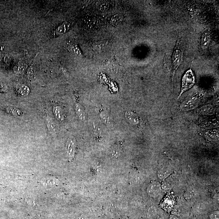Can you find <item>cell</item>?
I'll list each match as a JSON object with an SVG mask.
<instances>
[{
	"label": "cell",
	"instance_id": "1",
	"mask_svg": "<svg viewBox=\"0 0 219 219\" xmlns=\"http://www.w3.org/2000/svg\"><path fill=\"white\" fill-rule=\"evenodd\" d=\"M182 39V37H178L173 52L171 70L173 78H174L176 71L183 62L184 51Z\"/></svg>",
	"mask_w": 219,
	"mask_h": 219
},
{
	"label": "cell",
	"instance_id": "2",
	"mask_svg": "<svg viewBox=\"0 0 219 219\" xmlns=\"http://www.w3.org/2000/svg\"><path fill=\"white\" fill-rule=\"evenodd\" d=\"M192 64L191 67L185 73L181 81V91L178 96V98L185 92L191 89L195 83V78L194 74L192 70Z\"/></svg>",
	"mask_w": 219,
	"mask_h": 219
},
{
	"label": "cell",
	"instance_id": "3",
	"mask_svg": "<svg viewBox=\"0 0 219 219\" xmlns=\"http://www.w3.org/2000/svg\"><path fill=\"white\" fill-rule=\"evenodd\" d=\"M200 100L197 97L190 98L185 100L180 105V108L183 111H187L194 109L198 107Z\"/></svg>",
	"mask_w": 219,
	"mask_h": 219
},
{
	"label": "cell",
	"instance_id": "4",
	"mask_svg": "<svg viewBox=\"0 0 219 219\" xmlns=\"http://www.w3.org/2000/svg\"><path fill=\"white\" fill-rule=\"evenodd\" d=\"M76 139L74 137L70 136L68 139L66 145L67 153L70 159H73L75 152Z\"/></svg>",
	"mask_w": 219,
	"mask_h": 219
},
{
	"label": "cell",
	"instance_id": "5",
	"mask_svg": "<svg viewBox=\"0 0 219 219\" xmlns=\"http://www.w3.org/2000/svg\"><path fill=\"white\" fill-rule=\"evenodd\" d=\"M211 41V33L209 30H205L201 37L200 47L203 50H207L209 48Z\"/></svg>",
	"mask_w": 219,
	"mask_h": 219
},
{
	"label": "cell",
	"instance_id": "6",
	"mask_svg": "<svg viewBox=\"0 0 219 219\" xmlns=\"http://www.w3.org/2000/svg\"><path fill=\"white\" fill-rule=\"evenodd\" d=\"M71 26V24L70 22H66L56 29L54 31V34L56 36H60L63 34L70 29Z\"/></svg>",
	"mask_w": 219,
	"mask_h": 219
},
{
	"label": "cell",
	"instance_id": "7",
	"mask_svg": "<svg viewBox=\"0 0 219 219\" xmlns=\"http://www.w3.org/2000/svg\"><path fill=\"white\" fill-rule=\"evenodd\" d=\"M160 187L159 183H153L149 187L148 193L152 197H157L160 193Z\"/></svg>",
	"mask_w": 219,
	"mask_h": 219
},
{
	"label": "cell",
	"instance_id": "8",
	"mask_svg": "<svg viewBox=\"0 0 219 219\" xmlns=\"http://www.w3.org/2000/svg\"><path fill=\"white\" fill-rule=\"evenodd\" d=\"M16 92L18 95L20 96H26L30 93V89L27 86L24 84H20L17 86Z\"/></svg>",
	"mask_w": 219,
	"mask_h": 219
},
{
	"label": "cell",
	"instance_id": "9",
	"mask_svg": "<svg viewBox=\"0 0 219 219\" xmlns=\"http://www.w3.org/2000/svg\"><path fill=\"white\" fill-rule=\"evenodd\" d=\"M125 117L128 121L133 124L139 123V119L137 115L134 112L128 111L125 113Z\"/></svg>",
	"mask_w": 219,
	"mask_h": 219
},
{
	"label": "cell",
	"instance_id": "10",
	"mask_svg": "<svg viewBox=\"0 0 219 219\" xmlns=\"http://www.w3.org/2000/svg\"><path fill=\"white\" fill-rule=\"evenodd\" d=\"M74 108L76 114L79 119L82 121L84 120L85 119V114L83 108L81 105L78 103L75 104Z\"/></svg>",
	"mask_w": 219,
	"mask_h": 219
},
{
	"label": "cell",
	"instance_id": "11",
	"mask_svg": "<svg viewBox=\"0 0 219 219\" xmlns=\"http://www.w3.org/2000/svg\"><path fill=\"white\" fill-rule=\"evenodd\" d=\"M109 7L110 2L108 1H99L96 3V8L101 12L106 11Z\"/></svg>",
	"mask_w": 219,
	"mask_h": 219
},
{
	"label": "cell",
	"instance_id": "12",
	"mask_svg": "<svg viewBox=\"0 0 219 219\" xmlns=\"http://www.w3.org/2000/svg\"><path fill=\"white\" fill-rule=\"evenodd\" d=\"M123 16L121 14H116L111 18L110 23L113 26H116L121 22L123 20Z\"/></svg>",
	"mask_w": 219,
	"mask_h": 219
},
{
	"label": "cell",
	"instance_id": "13",
	"mask_svg": "<svg viewBox=\"0 0 219 219\" xmlns=\"http://www.w3.org/2000/svg\"><path fill=\"white\" fill-rule=\"evenodd\" d=\"M47 125L50 132L53 134H55L56 133L55 125L51 118H47Z\"/></svg>",
	"mask_w": 219,
	"mask_h": 219
},
{
	"label": "cell",
	"instance_id": "14",
	"mask_svg": "<svg viewBox=\"0 0 219 219\" xmlns=\"http://www.w3.org/2000/svg\"><path fill=\"white\" fill-rule=\"evenodd\" d=\"M7 111L8 113L14 115L21 116L22 112L19 109L14 107H8L7 109Z\"/></svg>",
	"mask_w": 219,
	"mask_h": 219
},
{
	"label": "cell",
	"instance_id": "15",
	"mask_svg": "<svg viewBox=\"0 0 219 219\" xmlns=\"http://www.w3.org/2000/svg\"><path fill=\"white\" fill-rule=\"evenodd\" d=\"M53 112L54 115L57 119L61 121L63 119L62 112L61 108L59 106H55L53 108Z\"/></svg>",
	"mask_w": 219,
	"mask_h": 219
},
{
	"label": "cell",
	"instance_id": "16",
	"mask_svg": "<svg viewBox=\"0 0 219 219\" xmlns=\"http://www.w3.org/2000/svg\"><path fill=\"white\" fill-rule=\"evenodd\" d=\"M207 135L210 139L215 140L218 138V131L217 130H210L207 132Z\"/></svg>",
	"mask_w": 219,
	"mask_h": 219
},
{
	"label": "cell",
	"instance_id": "17",
	"mask_svg": "<svg viewBox=\"0 0 219 219\" xmlns=\"http://www.w3.org/2000/svg\"><path fill=\"white\" fill-rule=\"evenodd\" d=\"M212 107L210 105H207L201 108L199 110V112L203 114L206 115L210 113L212 111Z\"/></svg>",
	"mask_w": 219,
	"mask_h": 219
},
{
	"label": "cell",
	"instance_id": "18",
	"mask_svg": "<svg viewBox=\"0 0 219 219\" xmlns=\"http://www.w3.org/2000/svg\"><path fill=\"white\" fill-rule=\"evenodd\" d=\"M36 68L34 66H32L29 67L27 70V74L28 77L32 78L34 77L36 73Z\"/></svg>",
	"mask_w": 219,
	"mask_h": 219
},
{
	"label": "cell",
	"instance_id": "19",
	"mask_svg": "<svg viewBox=\"0 0 219 219\" xmlns=\"http://www.w3.org/2000/svg\"><path fill=\"white\" fill-rule=\"evenodd\" d=\"M6 88L5 84L0 83V93L4 92Z\"/></svg>",
	"mask_w": 219,
	"mask_h": 219
},
{
	"label": "cell",
	"instance_id": "20",
	"mask_svg": "<svg viewBox=\"0 0 219 219\" xmlns=\"http://www.w3.org/2000/svg\"><path fill=\"white\" fill-rule=\"evenodd\" d=\"M152 210H149V215L150 216L153 217L156 215V210H155V209H153V208H152Z\"/></svg>",
	"mask_w": 219,
	"mask_h": 219
},
{
	"label": "cell",
	"instance_id": "21",
	"mask_svg": "<svg viewBox=\"0 0 219 219\" xmlns=\"http://www.w3.org/2000/svg\"><path fill=\"white\" fill-rule=\"evenodd\" d=\"M101 118H102L103 119H104V120L107 121L108 117L107 115H106V114L104 113V112H102V113L101 114Z\"/></svg>",
	"mask_w": 219,
	"mask_h": 219
},
{
	"label": "cell",
	"instance_id": "22",
	"mask_svg": "<svg viewBox=\"0 0 219 219\" xmlns=\"http://www.w3.org/2000/svg\"><path fill=\"white\" fill-rule=\"evenodd\" d=\"M170 219H178V218L177 217H176L174 216V215H172V216L171 217H170Z\"/></svg>",
	"mask_w": 219,
	"mask_h": 219
}]
</instances>
